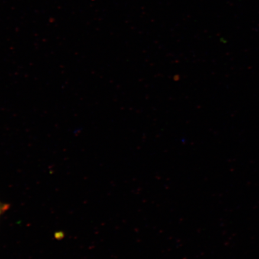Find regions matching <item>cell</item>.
<instances>
[{"label":"cell","mask_w":259,"mask_h":259,"mask_svg":"<svg viewBox=\"0 0 259 259\" xmlns=\"http://www.w3.org/2000/svg\"><path fill=\"white\" fill-rule=\"evenodd\" d=\"M9 207V206L7 204L0 202V216H1L3 213L8 209Z\"/></svg>","instance_id":"obj_1"}]
</instances>
